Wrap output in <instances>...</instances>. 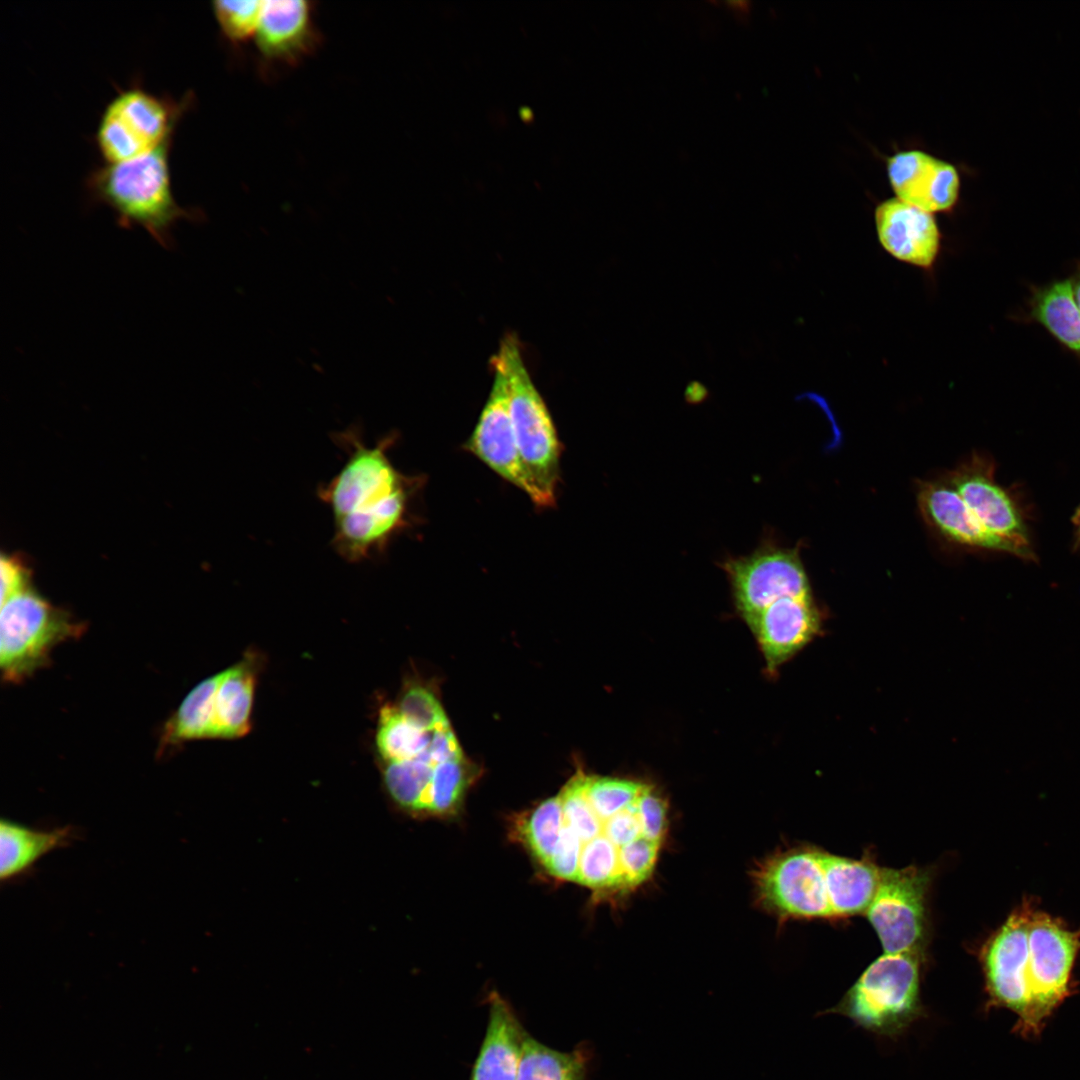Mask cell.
Wrapping results in <instances>:
<instances>
[{
    "label": "cell",
    "mask_w": 1080,
    "mask_h": 1080,
    "mask_svg": "<svg viewBox=\"0 0 1080 1080\" xmlns=\"http://www.w3.org/2000/svg\"><path fill=\"white\" fill-rule=\"evenodd\" d=\"M822 613L811 595L783 597L767 606L749 626L774 673L822 632Z\"/></svg>",
    "instance_id": "14"
},
{
    "label": "cell",
    "mask_w": 1080,
    "mask_h": 1080,
    "mask_svg": "<svg viewBox=\"0 0 1080 1080\" xmlns=\"http://www.w3.org/2000/svg\"><path fill=\"white\" fill-rule=\"evenodd\" d=\"M263 1H214L212 10L225 38L242 43L256 34Z\"/></svg>",
    "instance_id": "29"
},
{
    "label": "cell",
    "mask_w": 1080,
    "mask_h": 1080,
    "mask_svg": "<svg viewBox=\"0 0 1080 1080\" xmlns=\"http://www.w3.org/2000/svg\"><path fill=\"white\" fill-rule=\"evenodd\" d=\"M417 758L433 766L450 760L463 759L462 750L449 725L432 732L427 749Z\"/></svg>",
    "instance_id": "32"
},
{
    "label": "cell",
    "mask_w": 1080,
    "mask_h": 1080,
    "mask_svg": "<svg viewBox=\"0 0 1080 1080\" xmlns=\"http://www.w3.org/2000/svg\"><path fill=\"white\" fill-rule=\"evenodd\" d=\"M1026 319L1038 323L1080 359V309L1069 279L1032 287L1026 303Z\"/></svg>",
    "instance_id": "21"
},
{
    "label": "cell",
    "mask_w": 1080,
    "mask_h": 1080,
    "mask_svg": "<svg viewBox=\"0 0 1080 1080\" xmlns=\"http://www.w3.org/2000/svg\"><path fill=\"white\" fill-rule=\"evenodd\" d=\"M1079 953L1080 929L1024 899L979 951L990 1002L1014 1012L1022 1032H1039L1071 993Z\"/></svg>",
    "instance_id": "1"
},
{
    "label": "cell",
    "mask_w": 1080,
    "mask_h": 1080,
    "mask_svg": "<svg viewBox=\"0 0 1080 1080\" xmlns=\"http://www.w3.org/2000/svg\"><path fill=\"white\" fill-rule=\"evenodd\" d=\"M721 567L730 581L735 606L748 626L783 597L811 595L797 549L765 544L749 555L726 559Z\"/></svg>",
    "instance_id": "10"
},
{
    "label": "cell",
    "mask_w": 1080,
    "mask_h": 1080,
    "mask_svg": "<svg viewBox=\"0 0 1080 1080\" xmlns=\"http://www.w3.org/2000/svg\"><path fill=\"white\" fill-rule=\"evenodd\" d=\"M75 837L71 826L36 830L10 820H1V881H11L24 875L40 858L55 849L69 846Z\"/></svg>",
    "instance_id": "20"
},
{
    "label": "cell",
    "mask_w": 1080,
    "mask_h": 1080,
    "mask_svg": "<svg viewBox=\"0 0 1080 1080\" xmlns=\"http://www.w3.org/2000/svg\"><path fill=\"white\" fill-rule=\"evenodd\" d=\"M528 1031L498 992L488 996L487 1025L469 1080H517Z\"/></svg>",
    "instance_id": "17"
},
{
    "label": "cell",
    "mask_w": 1080,
    "mask_h": 1080,
    "mask_svg": "<svg viewBox=\"0 0 1080 1080\" xmlns=\"http://www.w3.org/2000/svg\"><path fill=\"white\" fill-rule=\"evenodd\" d=\"M820 852L792 848L763 863L755 877L761 904L786 919H833Z\"/></svg>",
    "instance_id": "9"
},
{
    "label": "cell",
    "mask_w": 1080,
    "mask_h": 1080,
    "mask_svg": "<svg viewBox=\"0 0 1080 1080\" xmlns=\"http://www.w3.org/2000/svg\"><path fill=\"white\" fill-rule=\"evenodd\" d=\"M492 363L507 379L510 414L521 459L551 507L560 480L562 446L550 412L529 375L514 336L504 338Z\"/></svg>",
    "instance_id": "5"
},
{
    "label": "cell",
    "mask_w": 1080,
    "mask_h": 1080,
    "mask_svg": "<svg viewBox=\"0 0 1080 1080\" xmlns=\"http://www.w3.org/2000/svg\"><path fill=\"white\" fill-rule=\"evenodd\" d=\"M398 709L411 723L429 733L449 725L438 699L429 689L419 685L404 692Z\"/></svg>",
    "instance_id": "30"
},
{
    "label": "cell",
    "mask_w": 1080,
    "mask_h": 1080,
    "mask_svg": "<svg viewBox=\"0 0 1080 1080\" xmlns=\"http://www.w3.org/2000/svg\"><path fill=\"white\" fill-rule=\"evenodd\" d=\"M707 387L700 381L694 380L687 384L685 396L687 401L697 403L708 396Z\"/></svg>",
    "instance_id": "34"
},
{
    "label": "cell",
    "mask_w": 1080,
    "mask_h": 1080,
    "mask_svg": "<svg viewBox=\"0 0 1080 1080\" xmlns=\"http://www.w3.org/2000/svg\"><path fill=\"white\" fill-rule=\"evenodd\" d=\"M133 86L119 92L106 106L96 132L97 147L106 163H121L147 154L173 131L186 107Z\"/></svg>",
    "instance_id": "7"
},
{
    "label": "cell",
    "mask_w": 1080,
    "mask_h": 1080,
    "mask_svg": "<svg viewBox=\"0 0 1080 1080\" xmlns=\"http://www.w3.org/2000/svg\"><path fill=\"white\" fill-rule=\"evenodd\" d=\"M493 369L494 381L487 401L463 447L502 479L523 491L536 506L549 507L519 454L505 374L497 365L493 364Z\"/></svg>",
    "instance_id": "11"
},
{
    "label": "cell",
    "mask_w": 1080,
    "mask_h": 1080,
    "mask_svg": "<svg viewBox=\"0 0 1080 1080\" xmlns=\"http://www.w3.org/2000/svg\"><path fill=\"white\" fill-rule=\"evenodd\" d=\"M917 499L927 524L946 540L966 547L1009 553L1025 560L1036 559L1031 545L987 530L945 478L921 482Z\"/></svg>",
    "instance_id": "12"
},
{
    "label": "cell",
    "mask_w": 1080,
    "mask_h": 1080,
    "mask_svg": "<svg viewBox=\"0 0 1080 1080\" xmlns=\"http://www.w3.org/2000/svg\"><path fill=\"white\" fill-rule=\"evenodd\" d=\"M472 769L464 759L436 764L427 788L422 810L434 814H448L461 802L471 783Z\"/></svg>",
    "instance_id": "27"
},
{
    "label": "cell",
    "mask_w": 1080,
    "mask_h": 1080,
    "mask_svg": "<svg viewBox=\"0 0 1080 1080\" xmlns=\"http://www.w3.org/2000/svg\"><path fill=\"white\" fill-rule=\"evenodd\" d=\"M833 919L865 914L877 892L882 867L871 857L854 859L821 849Z\"/></svg>",
    "instance_id": "19"
},
{
    "label": "cell",
    "mask_w": 1080,
    "mask_h": 1080,
    "mask_svg": "<svg viewBox=\"0 0 1080 1080\" xmlns=\"http://www.w3.org/2000/svg\"><path fill=\"white\" fill-rule=\"evenodd\" d=\"M726 5L737 14H746L749 9L748 2L745 1H730L726 2Z\"/></svg>",
    "instance_id": "36"
},
{
    "label": "cell",
    "mask_w": 1080,
    "mask_h": 1080,
    "mask_svg": "<svg viewBox=\"0 0 1080 1080\" xmlns=\"http://www.w3.org/2000/svg\"><path fill=\"white\" fill-rule=\"evenodd\" d=\"M930 872L917 866L881 870L865 915L884 953L924 954L928 936Z\"/></svg>",
    "instance_id": "8"
},
{
    "label": "cell",
    "mask_w": 1080,
    "mask_h": 1080,
    "mask_svg": "<svg viewBox=\"0 0 1080 1080\" xmlns=\"http://www.w3.org/2000/svg\"><path fill=\"white\" fill-rule=\"evenodd\" d=\"M1 603L29 588V571L16 557L2 555L0 559Z\"/></svg>",
    "instance_id": "33"
},
{
    "label": "cell",
    "mask_w": 1080,
    "mask_h": 1080,
    "mask_svg": "<svg viewBox=\"0 0 1080 1080\" xmlns=\"http://www.w3.org/2000/svg\"><path fill=\"white\" fill-rule=\"evenodd\" d=\"M81 624L53 607L30 587L1 603L0 666L3 678L18 682L47 663L59 643L78 637Z\"/></svg>",
    "instance_id": "6"
},
{
    "label": "cell",
    "mask_w": 1080,
    "mask_h": 1080,
    "mask_svg": "<svg viewBox=\"0 0 1080 1080\" xmlns=\"http://www.w3.org/2000/svg\"><path fill=\"white\" fill-rule=\"evenodd\" d=\"M169 135L151 152L121 163H106L92 170L86 186L93 200L111 208L120 227L144 228L164 248L173 244L172 228L200 213L180 206L172 192Z\"/></svg>",
    "instance_id": "3"
},
{
    "label": "cell",
    "mask_w": 1080,
    "mask_h": 1080,
    "mask_svg": "<svg viewBox=\"0 0 1080 1080\" xmlns=\"http://www.w3.org/2000/svg\"><path fill=\"white\" fill-rule=\"evenodd\" d=\"M563 825L560 795L543 801L519 825L521 838L544 866L555 852Z\"/></svg>",
    "instance_id": "26"
},
{
    "label": "cell",
    "mask_w": 1080,
    "mask_h": 1080,
    "mask_svg": "<svg viewBox=\"0 0 1080 1080\" xmlns=\"http://www.w3.org/2000/svg\"><path fill=\"white\" fill-rule=\"evenodd\" d=\"M592 1059L587 1043L559 1051L528 1034L517 1080H589Z\"/></svg>",
    "instance_id": "22"
},
{
    "label": "cell",
    "mask_w": 1080,
    "mask_h": 1080,
    "mask_svg": "<svg viewBox=\"0 0 1080 1080\" xmlns=\"http://www.w3.org/2000/svg\"><path fill=\"white\" fill-rule=\"evenodd\" d=\"M431 736L407 718L396 707L385 706L380 713L377 747L389 762L419 757L429 746Z\"/></svg>",
    "instance_id": "25"
},
{
    "label": "cell",
    "mask_w": 1080,
    "mask_h": 1080,
    "mask_svg": "<svg viewBox=\"0 0 1080 1080\" xmlns=\"http://www.w3.org/2000/svg\"><path fill=\"white\" fill-rule=\"evenodd\" d=\"M581 847L578 836L563 825L555 852L545 865L546 870L556 878L576 881Z\"/></svg>",
    "instance_id": "31"
},
{
    "label": "cell",
    "mask_w": 1080,
    "mask_h": 1080,
    "mask_svg": "<svg viewBox=\"0 0 1080 1080\" xmlns=\"http://www.w3.org/2000/svg\"><path fill=\"white\" fill-rule=\"evenodd\" d=\"M1072 522L1075 530L1076 546L1080 548V505L1078 506L1075 514L1072 518Z\"/></svg>",
    "instance_id": "37"
},
{
    "label": "cell",
    "mask_w": 1080,
    "mask_h": 1080,
    "mask_svg": "<svg viewBox=\"0 0 1080 1080\" xmlns=\"http://www.w3.org/2000/svg\"><path fill=\"white\" fill-rule=\"evenodd\" d=\"M887 173L896 198L927 212L949 210L958 201L957 169L926 152L895 153L888 159Z\"/></svg>",
    "instance_id": "15"
},
{
    "label": "cell",
    "mask_w": 1080,
    "mask_h": 1080,
    "mask_svg": "<svg viewBox=\"0 0 1080 1080\" xmlns=\"http://www.w3.org/2000/svg\"><path fill=\"white\" fill-rule=\"evenodd\" d=\"M1073 291V296L1078 308L1080 309V262L1076 265L1071 278L1069 279Z\"/></svg>",
    "instance_id": "35"
},
{
    "label": "cell",
    "mask_w": 1080,
    "mask_h": 1080,
    "mask_svg": "<svg viewBox=\"0 0 1080 1080\" xmlns=\"http://www.w3.org/2000/svg\"><path fill=\"white\" fill-rule=\"evenodd\" d=\"M254 693V675L247 663L222 671L214 706V738L247 733Z\"/></svg>",
    "instance_id": "23"
},
{
    "label": "cell",
    "mask_w": 1080,
    "mask_h": 1080,
    "mask_svg": "<svg viewBox=\"0 0 1080 1080\" xmlns=\"http://www.w3.org/2000/svg\"><path fill=\"white\" fill-rule=\"evenodd\" d=\"M923 960L921 953L883 952L830 1011L878 1035L901 1034L923 1013Z\"/></svg>",
    "instance_id": "4"
},
{
    "label": "cell",
    "mask_w": 1080,
    "mask_h": 1080,
    "mask_svg": "<svg viewBox=\"0 0 1080 1080\" xmlns=\"http://www.w3.org/2000/svg\"><path fill=\"white\" fill-rule=\"evenodd\" d=\"M347 459L339 472L317 489L332 514L336 553L359 563L385 552L394 536L410 523V504L420 479L404 475L388 450L396 438L387 435L366 445L361 431L350 427L332 435Z\"/></svg>",
    "instance_id": "2"
},
{
    "label": "cell",
    "mask_w": 1080,
    "mask_h": 1080,
    "mask_svg": "<svg viewBox=\"0 0 1080 1080\" xmlns=\"http://www.w3.org/2000/svg\"><path fill=\"white\" fill-rule=\"evenodd\" d=\"M994 475L992 460L975 454L944 478L987 530L1031 545L1022 512L1008 491L996 482Z\"/></svg>",
    "instance_id": "13"
},
{
    "label": "cell",
    "mask_w": 1080,
    "mask_h": 1080,
    "mask_svg": "<svg viewBox=\"0 0 1080 1080\" xmlns=\"http://www.w3.org/2000/svg\"><path fill=\"white\" fill-rule=\"evenodd\" d=\"M311 4L303 0L263 1L255 34L262 56L271 62L295 64L318 42Z\"/></svg>",
    "instance_id": "18"
},
{
    "label": "cell",
    "mask_w": 1080,
    "mask_h": 1080,
    "mask_svg": "<svg viewBox=\"0 0 1080 1080\" xmlns=\"http://www.w3.org/2000/svg\"><path fill=\"white\" fill-rule=\"evenodd\" d=\"M875 226L881 246L899 261L920 268L936 261L941 235L933 213L889 199L877 206Z\"/></svg>",
    "instance_id": "16"
},
{
    "label": "cell",
    "mask_w": 1080,
    "mask_h": 1080,
    "mask_svg": "<svg viewBox=\"0 0 1080 1080\" xmlns=\"http://www.w3.org/2000/svg\"><path fill=\"white\" fill-rule=\"evenodd\" d=\"M433 768L420 758L389 762L385 770L388 791L402 807L422 810Z\"/></svg>",
    "instance_id": "28"
},
{
    "label": "cell",
    "mask_w": 1080,
    "mask_h": 1080,
    "mask_svg": "<svg viewBox=\"0 0 1080 1080\" xmlns=\"http://www.w3.org/2000/svg\"><path fill=\"white\" fill-rule=\"evenodd\" d=\"M222 672L198 683L166 722L161 746L213 737L215 696Z\"/></svg>",
    "instance_id": "24"
}]
</instances>
